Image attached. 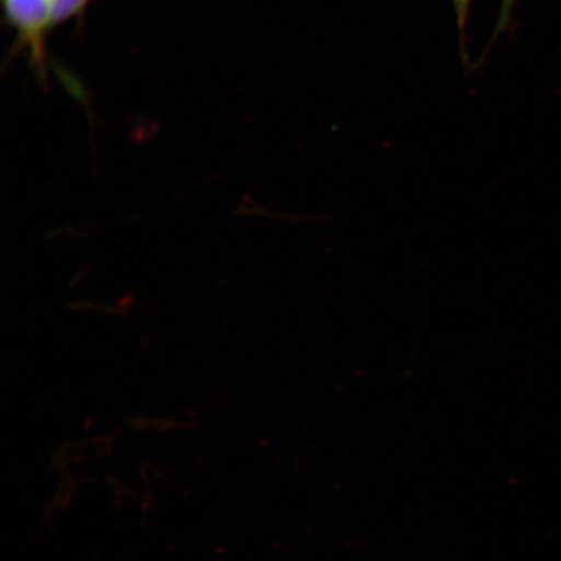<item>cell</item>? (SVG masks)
<instances>
[{"label":"cell","instance_id":"obj_2","mask_svg":"<svg viewBox=\"0 0 561 561\" xmlns=\"http://www.w3.org/2000/svg\"><path fill=\"white\" fill-rule=\"evenodd\" d=\"M90 0H47L50 11L51 27L67 23L70 19L79 15Z\"/></svg>","mask_w":561,"mask_h":561},{"label":"cell","instance_id":"obj_1","mask_svg":"<svg viewBox=\"0 0 561 561\" xmlns=\"http://www.w3.org/2000/svg\"><path fill=\"white\" fill-rule=\"evenodd\" d=\"M7 18L27 44H37L51 30L47 0H3Z\"/></svg>","mask_w":561,"mask_h":561},{"label":"cell","instance_id":"obj_4","mask_svg":"<svg viewBox=\"0 0 561 561\" xmlns=\"http://www.w3.org/2000/svg\"><path fill=\"white\" fill-rule=\"evenodd\" d=\"M517 0H502L500 18H497L496 27L493 34V38H491V44L495 41L497 35L502 34L507 30L512 20V12H514V7Z\"/></svg>","mask_w":561,"mask_h":561},{"label":"cell","instance_id":"obj_3","mask_svg":"<svg viewBox=\"0 0 561 561\" xmlns=\"http://www.w3.org/2000/svg\"><path fill=\"white\" fill-rule=\"evenodd\" d=\"M472 0H453L455 12H456V19H458V26H459V34H460V44H461V51L462 54H466L465 51V33H466V26L468 21V13H469V5H471Z\"/></svg>","mask_w":561,"mask_h":561}]
</instances>
